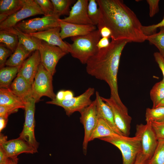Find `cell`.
Instances as JSON below:
<instances>
[{
  "mask_svg": "<svg viewBox=\"0 0 164 164\" xmlns=\"http://www.w3.org/2000/svg\"><path fill=\"white\" fill-rule=\"evenodd\" d=\"M18 162H16V164H17V163H18Z\"/></svg>",
  "mask_w": 164,
  "mask_h": 164,
  "instance_id": "50",
  "label": "cell"
},
{
  "mask_svg": "<svg viewBox=\"0 0 164 164\" xmlns=\"http://www.w3.org/2000/svg\"><path fill=\"white\" fill-rule=\"evenodd\" d=\"M0 42L13 53L16 49L19 41L16 35L3 30H0Z\"/></svg>",
  "mask_w": 164,
  "mask_h": 164,
  "instance_id": "29",
  "label": "cell"
},
{
  "mask_svg": "<svg viewBox=\"0 0 164 164\" xmlns=\"http://www.w3.org/2000/svg\"><path fill=\"white\" fill-rule=\"evenodd\" d=\"M9 88L24 101L32 97V85L23 77L17 75Z\"/></svg>",
  "mask_w": 164,
  "mask_h": 164,
  "instance_id": "21",
  "label": "cell"
},
{
  "mask_svg": "<svg viewBox=\"0 0 164 164\" xmlns=\"http://www.w3.org/2000/svg\"><path fill=\"white\" fill-rule=\"evenodd\" d=\"M151 123L158 140L164 138V122Z\"/></svg>",
  "mask_w": 164,
  "mask_h": 164,
  "instance_id": "37",
  "label": "cell"
},
{
  "mask_svg": "<svg viewBox=\"0 0 164 164\" xmlns=\"http://www.w3.org/2000/svg\"><path fill=\"white\" fill-rule=\"evenodd\" d=\"M18 110L9 107L0 105V116L8 118L9 115L11 114L15 113Z\"/></svg>",
  "mask_w": 164,
  "mask_h": 164,
  "instance_id": "40",
  "label": "cell"
},
{
  "mask_svg": "<svg viewBox=\"0 0 164 164\" xmlns=\"http://www.w3.org/2000/svg\"><path fill=\"white\" fill-rule=\"evenodd\" d=\"M0 146L4 150L8 158H17L22 153L32 154L38 152L37 150L19 137L0 142Z\"/></svg>",
  "mask_w": 164,
  "mask_h": 164,
  "instance_id": "15",
  "label": "cell"
},
{
  "mask_svg": "<svg viewBox=\"0 0 164 164\" xmlns=\"http://www.w3.org/2000/svg\"><path fill=\"white\" fill-rule=\"evenodd\" d=\"M100 31L101 37L111 38V32L110 29L106 26H103L98 29Z\"/></svg>",
  "mask_w": 164,
  "mask_h": 164,
  "instance_id": "42",
  "label": "cell"
},
{
  "mask_svg": "<svg viewBox=\"0 0 164 164\" xmlns=\"http://www.w3.org/2000/svg\"><path fill=\"white\" fill-rule=\"evenodd\" d=\"M61 28L60 35L63 39L69 37H73L87 34L96 29L94 25H81L70 23L58 19Z\"/></svg>",
  "mask_w": 164,
  "mask_h": 164,
  "instance_id": "18",
  "label": "cell"
},
{
  "mask_svg": "<svg viewBox=\"0 0 164 164\" xmlns=\"http://www.w3.org/2000/svg\"><path fill=\"white\" fill-rule=\"evenodd\" d=\"M18 160L17 157L13 158H8L6 164H15L18 162Z\"/></svg>",
  "mask_w": 164,
  "mask_h": 164,
  "instance_id": "47",
  "label": "cell"
},
{
  "mask_svg": "<svg viewBox=\"0 0 164 164\" xmlns=\"http://www.w3.org/2000/svg\"><path fill=\"white\" fill-rule=\"evenodd\" d=\"M88 0H77L71 7L68 16L61 20L79 25H93L88 15Z\"/></svg>",
  "mask_w": 164,
  "mask_h": 164,
  "instance_id": "14",
  "label": "cell"
},
{
  "mask_svg": "<svg viewBox=\"0 0 164 164\" xmlns=\"http://www.w3.org/2000/svg\"><path fill=\"white\" fill-rule=\"evenodd\" d=\"M38 50L41 63L53 75L56 72V67L58 61L67 53L60 47L49 44L43 40Z\"/></svg>",
  "mask_w": 164,
  "mask_h": 164,
  "instance_id": "10",
  "label": "cell"
},
{
  "mask_svg": "<svg viewBox=\"0 0 164 164\" xmlns=\"http://www.w3.org/2000/svg\"><path fill=\"white\" fill-rule=\"evenodd\" d=\"M95 89L93 87L88 88L81 94L68 100L59 101L55 98L46 103L61 107L64 109L66 114L70 116L75 112L80 113L89 106L93 101L91 97L94 94Z\"/></svg>",
  "mask_w": 164,
  "mask_h": 164,
  "instance_id": "7",
  "label": "cell"
},
{
  "mask_svg": "<svg viewBox=\"0 0 164 164\" xmlns=\"http://www.w3.org/2000/svg\"><path fill=\"white\" fill-rule=\"evenodd\" d=\"M25 103L9 88H0V105L5 106L18 110L20 108L25 109Z\"/></svg>",
  "mask_w": 164,
  "mask_h": 164,
  "instance_id": "22",
  "label": "cell"
},
{
  "mask_svg": "<svg viewBox=\"0 0 164 164\" xmlns=\"http://www.w3.org/2000/svg\"><path fill=\"white\" fill-rule=\"evenodd\" d=\"M64 91L61 90L58 91L56 95L55 98L59 101L64 100Z\"/></svg>",
  "mask_w": 164,
  "mask_h": 164,
  "instance_id": "46",
  "label": "cell"
},
{
  "mask_svg": "<svg viewBox=\"0 0 164 164\" xmlns=\"http://www.w3.org/2000/svg\"><path fill=\"white\" fill-rule=\"evenodd\" d=\"M74 97L73 92L70 90L64 91V100L70 99Z\"/></svg>",
  "mask_w": 164,
  "mask_h": 164,
  "instance_id": "45",
  "label": "cell"
},
{
  "mask_svg": "<svg viewBox=\"0 0 164 164\" xmlns=\"http://www.w3.org/2000/svg\"><path fill=\"white\" fill-rule=\"evenodd\" d=\"M135 135L138 136L141 139L142 153L147 164L153 156L158 143L151 122H146L145 124L137 125Z\"/></svg>",
  "mask_w": 164,
  "mask_h": 164,
  "instance_id": "6",
  "label": "cell"
},
{
  "mask_svg": "<svg viewBox=\"0 0 164 164\" xmlns=\"http://www.w3.org/2000/svg\"><path fill=\"white\" fill-rule=\"evenodd\" d=\"M53 6V15L60 18L62 15L69 14L70 7L75 2L73 0H51Z\"/></svg>",
  "mask_w": 164,
  "mask_h": 164,
  "instance_id": "28",
  "label": "cell"
},
{
  "mask_svg": "<svg viewBox=\"0 0 164 164\" xmlns=\"http://www.w3.org/2000/svg\"><path fill=\"white\" fill-rule=\"evenodd\" d=\"M102 100L111 108L114 122L117 128L123 135L129 136L130 134L132 118L111 97L105 98L101 97Z\"/></svg>",
  "mask_w": 164,
  "mask_h": 164,
  "instance_id": "13",
  "label": "cell"
},
{
  "mask_svg": "<svg viewBox=\"0 0 164 164\" xmlns=\"http://www.w3.org/2000/svg\"><path fill=\"white\" fill-rule=\"evenodd\" d=\"M100 139L112 144L119 149L122 155V164H135L138 155L142 151L141 139L137 135L132 137L120 135Z\"/></svg>",
  "mask_w": 164,
  "mask_h": 164,
  "instance_id": "4",
  "label": "cell"
},
{
  "mask_svg": "<svg viewBox=\"0 0 164 164\" xmlns=\"http://www.w3.org/2000/svg\"><path fill=\"white\" fill-rule=\"evenodd\" d=\"M8 158H6L1 161H0V164H6Z\"/></svg>",
  "mask_w": 164,
  "mask_h": 164,
  "instance_id": "48",
  "label": "cell"
},
{
  "mask_svg": "<svg viewBox=\"0 0 164 164\" xmlns=\"http://www.w3.org/2000/svg\"><path fill=\"white\" fill-rule=\"evenodd\" d=\"M26 0H0V23L20 9Z\"/></svg>",
  "mask_w": 164,
  "mask_h": 164,
  "instance_id": "23",
  "label": "cell"
},
{
  "mask_svg": "<svg viewBox=\"0 0 164 164\" xmlns=\"http://www.w3.org/2000/svg\"><path fill=\"white\" fill-rule=\"evenodd\" d=\"M40 63L39 53L37 50L25 61L17 75L22 77L32 85Z\"/></svg>",
  "mask_w": 164,
  "mask_h": 164,
  "instance_id": "17",
  "label": "cell"
},
{
  "mask_svg": "<svg viewBox=\"0 0 164 164\" xmlns=\"http://www.w3.org/2000/svg\"><path fill=\"white\" fill-rule=\"evenodd\" d=\"M13 52L5 45L0 43V67H4L7 61L8 57L11 56Z\"/></svg>",
  "mask_w": 164,
  "mask_h": 164,
  "instance_id": "36",
  "label": "cell"
},
{
  "mask_svg": "<svg viewBox=\"0 0 164 164\" xmlns=\"http://www.w3.org/2000/svg\"><path fill=\"white\" fill-rule=\"evenodd\" d=\"M146 40L155 46L160 54L164 57V27L160 28L158 33L146 36Z\"/></svg>",
  "mask_w": 164,
  "mask_h": 164,
  "instance_id": "31",
  "label": "cell"
},
{
  "mask_svg": "<svg viewBox=\"0 0 164 164\" xmlns=\"http://www.w3.org/2000/svg\"><path fill=\"white\" fill-rule=\"evenodd\" d=\"M100 12L98 29L103 26L111 31V40L142 43L146 40L142 25L135 13L121 0H96Z\"/></svg>",
  "mask_w": 164,
  "mask_h": 164,
  "instance_id": "1",
  "label": "cell"
},
{
  "mask_svg": "<svg viewBox=\"0 0 164 164\" xmlns=\"http://www.w3.org/2000/svg\"><path fill=\"white\" fill-rule=\"evenodd\" d=\"M147 2L149 6V15L150 17L154 16L157 13L159 10V0H147Z\"/></svg>",
  "mask_w": 164,
  "mask_h": 164,
  "instance_id": "38",
  "label": "cell"
},
{
  "mask_svg": "<svg viewBox=\"0 0 164 164\" xmlns=\"http://www.w3.org/2000/svg\"><path fill=\"white\" fill-rule=\"evenodd\" d=\"M8 118L0 116V132L3 129L6 127L8 121Z\"/></svg>",
  "mask_w": 164,
  "mask_h": 164,
  "instance_id": "44",
  "label": "cell"
},
{
  "mask_svg": "<svg viewBox=\"0 0 164 164\" xmlns=\"http://www.w3.org/2000/svg\"><path fill=\"white\" fill-rule=\"evenodd\" d=\"M39 15L43 13L35 0H26L20 9L0 23V30L15 26L24 19Z\"/></svg>",
  "mask_w": 164,
  "mask_h": 164,
  "instance_id": "12",
  "label": "cell"
},
{
  "mask_svg": "<svg viewBox=\"0 0 164 164\" xmlns=\"http://www.w3.org/2000/svg\"><path fill=\"white\" fill-rule=\"evenodd\" d=\"M108 38L101 37L98 42L97 46L98 50L105 48L110 44Z\"/></svg>",
  "mask_w": 164,
  "mask_h": 164,
  "instance_id": "41",
  "label": "cell"
},
{
  "mask_svg": "<svg viewBox=\"0 0 164 164\" xmlns=\"http://www.w3.org/2000/svg\"><path fill=\"white\" fill-rule=\"evenodd\" d=\"M80 121L83 125L84 134L83 143V150L86 155L88 142L96 126L98 117L95 100L80 113Z\"/></svg>",
  "mask_w": 164,
  "mask_h": 164,
  "instance_id": "11",
  "label": "cell"
},
{
  "mask_svg": "<svg viewBox=\"0 0 164 164\" xmlns=\"http://www.w3.org/2000/svg\"><path fill=\"white\" fill-rule=\"evenodd\" d=\"M101 38L97 29L84 35L71 37L72 44L68 43L69 53L83 64H86L88 60L98 51L97 44Z\"/></svg>",
  "mask_w": 164,
  "mask_h": 164,
  "instance_id": "3",
  "label": "cell"
},
{
  "mask_svg": "<svg viewBox=\"0 0 164 164\" xmlns=\"http://www.w3.org/2000/svg\"><path fill=\"white\" fill-rule=\"evenodd\" d=\"M96 101L98 118L103 120L117 134L123 135L115 124L113 114L110 107L102 99L99 92L95 93Z\"/></svg>",
  "mask_w": 164,
  "mask_h": 164,
  "instance_id": "19",
  "label": "cell"
},
{
  "mask_svg": "<svg viewBox=\"0 0 164 164\" xmlns=\"http://www.w3.org/2000/svg\"><path fill=\"white\" fill-rule=\"evenodd\" d=\"M150 95L152 108H155L164 99V82L162 80L154 84L150 91Z\"/></svg>",
  "mask_w": 164,
  "mask_h": 164,
  "instance_id": "27",
  "label": "cell"
},
{
  "mask_svg": "<svg viewBox=\"0 0 164 164\" xmlns=\"http://www.w3.org/2000/svg\"><path fill=\"white\" fill-rule=\"evenodd\" d=\"M21 66L18 67L7 66L0 69V88H8L17 74Z\"/></svg>",
  "mask_w": 164,
  "mask_h": 164,
  "instance_id": "26",
  "label": "cell"
},
{
  "mask_svg": "<svg viewBox=\"0 0 164 164\" xmlns=\"http://www.w3.org/2000/svg\"><path fill=\"white\" fill-rule=\"evenodd\" d=\"M135 164H146L143 157L142 152L138 155Z\"/></svg>",
  "mask_w": 164,
  "mask_h": 164,
  "instance_id": "43",
  "label": "cell"
},
{
  "mask_svg": "<svg viewBox=\"0 0 164 164\" xmlns=\"http://www.w3.org/2000/svg\"><path fill=\"white\" fill-rule=\"evenodd\" d=\"M59 19V17L54 15L48 16H44L21 21L15 26L23 32L29 34L60 26Z\"/></svg>",
  "mask_w": 164,
  "mask_h": 164,
  "instance_id": "8",
  "label": "cell"
},
{
  "mask_svg": "<svg viewBox=\"0 0 164 164\" xmlns=\"http://www.w3.org/2000/svg\"><path fill=\"white\" fill-rule=\"evenodd\" d=\"M36 102L32 97L29 98L26 101L25 122L19 137L38 150L39 143L36 140L34 134V114Z\"/></svg>",
  "mask_w": 164,
  "mask_h": 164,
  "instance_id": "9",
  "label": "cell"
},
{
  "mask_svg": "<svg viewBox=\"0 0 164 164\" xmlns=\"http://www.w3.org/2000/svg\"><path fill=\"white\" fill-rule=\"evenodd\" d=\"M53 76L40 63L32 85V97L36 102L44 96L52 100L56 98L53 91Z\"/></svg>",
  "mask_w": 164,
  "mask_h": 164,
  "instance_id": "5",
  "label": "cell"
},
{
  "mask_svg": "<svg viewBox=\"0 0 164 164\" xmlns=\"http://www.w3.org/2000/svg\"><path fill=\"white\" fill-rule=\"evenodd\" d=\"M60 27L59 26L29 34L49 44L60 47L67 54L69 53V47L68 43L63 41L61 39L60 35Z\"/></svg>",
  "mask_w": 164,
  "mask_h": 164,
  "instance_id": "16",
  "label": "cell"
},
{
  "mask_svg": "<svg viewBox=\"0 0 164 164\" xmlns=\"http://www.w3.org/2000/svg\"><path fill=\"white\" fill-rule=\"evenodd\" d=\"M164 107V99L157 105V106L156 107V108L159 107Z\"/></svg>",
  "mask_w": 164,
  "mask_h": 164,
  "instance_id": "49",
  "label": "cell"
},
{
  "mask_svg": "<svg viewBox=\"0 0 164 164\" xmlns=\"http://www.w3.org/2000/svg\"><path fill=\"white\" fill-rule=\"evenodd\" d=\"M31 53L19 42L16 49L7 60L5 65L10 67L21 66Z\"/></svg>",
  "mask_w": 164,
  "mask_h": 164,
  "instance_id": "24",
  "label": "cell"
},
{
  "mask_svg": "<svg viewBox=\"0 0 164 164\" xmlns=\"http://www.w3.org/2000/svg\"><path fill=\"white\" fill-rule=\"evenodd\" d=\"M147 164H164V138L158 139L156 149Z\"/></svg>",
  "mask_w": 164,
  "mask_h": 164,
  "instance_id": "32",
  "label": "cell"
},
{
  "mask_svg": "<svg viewBox=\"0 0 164 164\" xmlns=\"http://www.w3.org/2000/svg\"><path fill=\"white\" fill-rule=\"evenodd\" d=\"M2 30L16 35L19 42L31 53L39 50L42 40L23 32L15 26Z\"/></svg>",
  "mask_w": 164,
  "mask_h": 164,
  "instance_id": "20",
  "label": "cell"
},
{
  "mask_svg": "<svg viewBox=\"0 0 164 164\" xmlns=\"http://www.w3.org/2000/svg\"><path fill=\"white\" fill-rule=\"evenodd\" d=\"M129 43L126 40H111L108 46L98 50L86 64L87 73L106 82L110 88V97L127 113L128 109L119 95L117 75L122 52Z\"/></svg>",
  "mask_w": 164,
  "mask_h": 164,
  "instance_id": "2",
  "label": "cell"
},
{
  "mask_svg": "<svg viewBox=\"0 0 164 164\" xmlns=\"http://www.w3.org/2000/svg\"><path fill=\"white\" fill-rule=\"evenodd\" d=\"M42 11L44 16H50L53 15V6L50 0H35Z\"/></svg>",
  "mask_w": 164,
  "mask_h": 164,
  "instance_id": "34",
  "label": "cell"
},
{
  "mask_svg": "<svg viewBox=\"0 0 164 164\" xmlns=\"http://www.w3.org/2000/svg\"><path fill=\"white\" fill-rule=\"evenodd\" d=\"M145 118L146 122H164V107L147 108L145 111Z\"/></svg>",
  "mask_w": 164,
  "mask_h": 164,
  "instance_id": "30",
  "label": "cell"
},
{
  "mask_svg": "<svg viewBox=\"0 0 164 164\" xmlns=\"http://www.w3.org/2000/svg\"><path fill=\"white\" fill-rule=\"evenodd\" d=\"M162 27H164V16L162 20L157 24L148 26H142V30L144 34L148 36L156 33L158 28Z\"/></svg>",
  "mask_w": 164,
  "mask_h": 164,
  "instance_id": "35",
  "label": "cell"
},
{
  "mask_svg": "<svg viewBox=\"0 0 164 164\" xmlns=\"http://www.w3.org/2000/svg\"><path fill=\"white\" fill-rule=\"evenodd\" d=\"M120 136L116 133L103 120L98 118L96 126L91 137L90 142L96 138Z\"/></svg>",
  "mask_w": 164,
  "mask_h": 164,
  "instance_id": "25",
  "label": "cell"
},
{
  "mask_svg": "<svg viewBox=\"0 0 164 164\" xmlns=\"http://www.w3.org/2000/svg\"><path fill=\"white\" fill-rule=\"evenodd\" d=\"M96 0H89L87 6V14L93 25L97 26L100 17V12Z\"/></svg>",
  "mask_w": 164,
  "mask_h": 164,
  "instance_id": "33",
  "label": "cell"
},
{
  "mask_svg": "<svg viewBox=\"0 0 164 164\" xmlns=\"http://www.w3.org/2000/svg\"><path fill=\"white\" fill-rule=\"evenodd\" d=\"M153 55L155 61L162 72L163 77L162 80L164 82V57L158 52L154 53Z\"/></svg>",
  "mask_w": 164,
  "mask_h": 164,
  "instance_id": "39",
  "label": "cell"
}]
</instances>
